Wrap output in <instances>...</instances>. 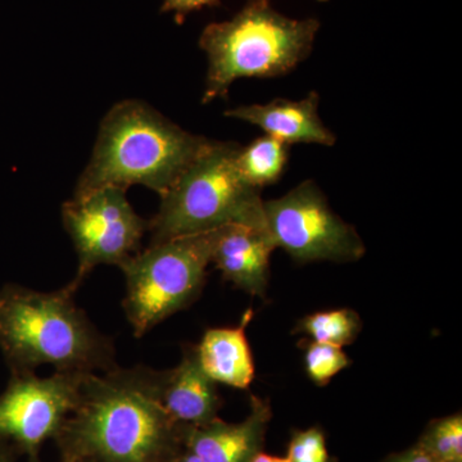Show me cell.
<instances>
[{"label":"cell","instance_id":"obj_1","mask_svg":"<svg viewBox=\"0 0 462 462\" xmlns=\"http://www.w3.org/2000/svg\"><path fill=\"white\" fill-rule=\"evenodd\" d=\"M182 431L160 402L156 370L117 366L85 376L57 439L63 456L87 462H165Z\"/></svg>","mask_w":462,"mask_h":462},{"label":"cell","instance_id":"obj_2","mask_svg":"<svg viewBox=\"0 0 462 462\" xmlns=\"http://www.w3.org/2000/svg\"><path fill=\"white\" fill-rule=\"evenodd\" d=\"M69 285L36 291H0V348L12 373L51 365L60 373L98 374L117 367L116 348L75 303Z\"/></svg>","mask_w":462,"mask_h":462},{"label":"cell","instance_id":"obj_3","mask_svg":"<svg viewBox=\"0 0 462 462\" xmlns=\"http://www.w3.org/2000/svg\"><path fill=\"white\" fill-rule=\"evenodd\" d=\"M208 139L185 132L141 100H123L100 124L93 156L74 196L142 185L162 197L199 156Z\"/></svg>","mask_w":462,"mask_h":462},{"label":"cell","instance_id":"obj_4","mask_svg":"<svg viewBox=\"0 0 462 462\" xmlns=\"http://www.w3.org/2000/svg\"><path fill=\"white\" fill-rule=\"evenodd\" d=\"M320 23L279 14L270 0H245L231 20L203 30L199 47L207 54L203 103L225 97L240 78H276L293 71L311 54Z\"/></svg>","mask_w":462,"mask_h":462},{"label":"cell","instance_id":"obj_5","mask_svg":"<svg viewBox=\"0 0 462 462\" xmlns=\"http://www.w3.org/2000/svg\"><path fill=\"white\" fill-rule=\"evenodd\" d=\"M239 149L236 143L209 141L161 197L149 221L151 245L231 224L266 226L261 190L247 184L236 167Z\"/></svg>","mask_w":462,"mask_h":462},{"label":"cell","instance_id":"obj_6","mask_svg":"<svg viewBox=\"0 0 462 462\" xmlns=\"http://www.w3.org/2000/svg\"><path fill=\"white\" fill-rule=\"evenodd\" d=\"M220 230L151 245L120 267L126 282L124 311L135 338L199 298Z\"/></svg>","mask_w":462,"mask_h":462},{"label":"cell","instance_id":"obj_7","mask_svg":"<svg viewBox=\"0 0 462 462\" xmlns=\"http://www.w3.org/2000/svg\"><path fill=\"white\" fill-rule=\"evenodd\" d=\"M263 216L276 248L298 263H351L366 252L357 231L331 211L314 181L300 182L282 199L263 202Z\"/></svg>","mask_w":462,"mask_h":462},{"label":"cell","instance_id":"obj_8","mask_svg":"<svg viewBox=\"0 0 462 462\" xmlns=\"http://www.w3.org/2000/svg\"><path fill=\"white\" fill-rule=\"evenodd\" d=\"M63 226L71 236L79 269L69 287L78 291L100 264L121 267L139 252L149 221L136 214L121 188H100L62 206Z\"/></svg>","mask_w":462,"mask_h":462},{"label":"cell","instance_id":"obj_9","mask_svg":"<svg viewBox=\"0 0 462 462\" xmlns=\"http://www.w3.org/2000/svg\"><path fill=\"white\" fill-rule=\"evenodd\" d=\"M88 374L60 373L41 378L17 372L0 396V440L9 439L35 460L42 443L57 438L80 400Z\"/></svg>","mask_w":462,"mask_h":462},{"label":"cell","instance_id":"obj_10","mask_svg":"<svg viewBox=\"0 0 462 462\" xmlns=\"http://www.w3.org/2000/svg\"><path fill=\"white\" fill-rule=\"evenodd\" d=\"M272 418L270 403L254 396L245 420L231 424L217 418L200 427L184 428L182 445L202 462H251L263 448Z\"/></svg>","mask_w":462,"mask_h":462},{"label":"cell","instance_id":"obj_11","mask_svg":"<svg viewBox=\"0 0 462 462\" xmlns=\"http://www.w3.org/2000/svg\"><path fill=\"white\" fill-rule=\"evenodd\" d=\"M276 249L266 226L231 224L221 227L216 240L212 263L225 281L263 297L269 282L270 257Z\"/></svg>","mask_w":462,"mask_h":462},{"label":"cell","instance_id":"obj_12","mask_svg":"<svg viewBox=\"0 0 462 462\" xmlns=\"http://www.w3.org/2000/svg\"><path fill=\"white\" fill-rule=\"evenodd\" d=\"M158 397L179 427L193 428L217 419L221 398L214 380L203 372L194 346L185 349L181 363L157 372Z\"/></svg>","mask_w":462,"mask_h":462},{"label":"cell","instance_id":"obj_13","mask_svg":"<svg viewBox=\"0 0 462 462\" xmlns=\"http://www.w3.org/2000/svg\"><path fill=\"white\" fill-rule=\"evenodd\" d=\"M227 117L256 125L266 135L285 144H320L331 147L337 138L319 116V96L312 91L300 100L275 99L266 105L243 106L225 112Z\"/></svg>","mask_w":462,"mask_h":462},{"label":"cell","instance_id":"obj_14","mask_svg":"<svg viewBox=\"0 0 462 462\" xmlns=\"http://www.w3.org/2000/svg\"><path fill=\"white\" fill-rule=\"evenodd\" d=\"M252 316L248 311L238 327L207 330L199 345L194 346L200 367L216 384L248 389L254 382V356L245 336Z\"/></svg>","mask_w":462,"mask_h":462},{"label":"cell","instance_id":"obj_15","mask_svg":"<svg viewBox=\"0 0 462 462\" xmlns=\"http://www.w3.org/2000/svg\"><path fill=\"white\" fill-rule=\"evenodd\" d=\"M288 156V144L264 134L249 143L247 147H240L236 167L247 184L261 190L282 178Z\"/></svg>","mask_w":462,"mask_h":462},{"label":"cell","instance_id":"obj_16","mask_svg":"<svg viewBox=\"0 0 462 462\" xmlns=\"http://www.w3.org/2000/svg\"><path fill=\"white\" fill-rule=\"evenodd\" d=\"M361 319L351 309L330 310L306 316L297 331L305 333L314 342L337 346L351 345L360 333Z\"/></svg>","mask_w":462,"mask_h":462},{"label":"cell","instance_id":"obj_17","mask_svg":"<svg viewBox=\"0 0 462 462\" xmlns=\"http://www.w3.org/2000/svg\"><path fill=\"white\" fill-rule=\"evenodd\" d=\"M416 446L436 462H462L461 413L431 422Z\"/></svg>","mask_w":462,"mask_h":462},{"label":"cell","instance_id":"obj_18","mask_svg":"<svg viewBox=\"0 0 462 462\" xmlns=\"http://www.w3.org/2000/svg\"><path fill=\"white\" fill-rule=\"evenodd\" d=\"M351 364L342 346L310 342L306 346L305 366L307 375L315 384L327 385Z\"/></svg>","mask_w":462,"mask_h":462},{"label":"cell","instance_id":"obj_19","mask_svg":"<svg viewBox=\"0 0 462 462\" xmlns=\"http://www.w3.org/2000/svg\"><path fill=\"white\" fill-rule=\"evenodd\" d=\"M291 462H333L324 433L319 428L294 431L288 446Z\"/></svg>","mask_w":462,"mask_h":462},{"label":"cell","instance_id":"obj_20","mask_svg":"<svg viewBox=\"0 0 462 462\" xmlns=\"http://www.w3.org/2000/svg\"><path fill=\"white\" fill-rule=\"evenodd\" d=\"M218 2L220 0H165L162 12H172L175 14L176 23H181L191 12L199 11L207 5H218Z\"/></svg>","mask_w":462,"mask_h":462},{"label":"cell","instance_id":"obj_21","mask_svg":"<svg viewBox=\"0 0 462 462\" xmlns=\"http://www.w3.org/2000/svg\"><path fill=\"white\" fill-rule=\"evenodd\" d=\"M387 462H436L427 452L422 451L420 447H412L409 451L392 456Z\"/></svg>","mask_w":462,"mask_h":462},{"label":"cell","instance_id":"obj_22","mask_svg":"<svg viewBox=\"0 0 462 462\" xmlns=\"http://www.w3.org/2000/svg\"><path fill=\"white\" fill-rule=\"evenodd\" d=\"M165 462H202L197 457L193 452L189 451V449L185 448L180 449L178 454L171 456V457L167 458Z\"/></svg>","mask_w":462,"mask_h":462},{"label":"cell","instance_id":"obj_23","mask_svg":"<svg viewBox=\"0 0 462 462\" xmlns=\"http://www.w3.org/2000/svg\"><path fill=\"white\" fill-rule=\"evenodd\" d=\"M251 462H291L287 457H278V456H272L269 454H264L263 451L257 452L256 455L254 456Z\"/></svg>","mask_w":462,"mask_h":462},{"label":"cell","instance_id":"obj_24","mask_svg":"<svg viewBox=\"0 0 462 462\" xmlns=\"http://www.w3.org/2000/svg\"><path fill=\"white\" fill-rule=\"evenodd\" d=\"M0 462H12L11 457L3 449H0Z\"/></svg>","mask_w":462,"mask_h":462},{"label":"cell","instance_id":"obj_25","mask_svg":"<svg viewBox=\"0 0 462 462\" xmlns=\"http://www.w3.org/2000/svg\"><path fill=\"white\" fill-rule=\"evenodd\" d=\"M62 462H87V461L79 460V458L69 457V456H63Z\"/></svg>","mask_w":462,"mask_h":462},{"label":"cell","instance_id":"obj_26","mask_svg":"<svg viewBox=\"0 0 462 462\" xmlns=\"http://www.w3.org/2000/svg\"><path fill=\"white\" fill-rule=\"evenodd\" d=\"M319 2H327V0H319Z\"/></svg>","mask_w":462,"mask_h":462}]
</instances>
